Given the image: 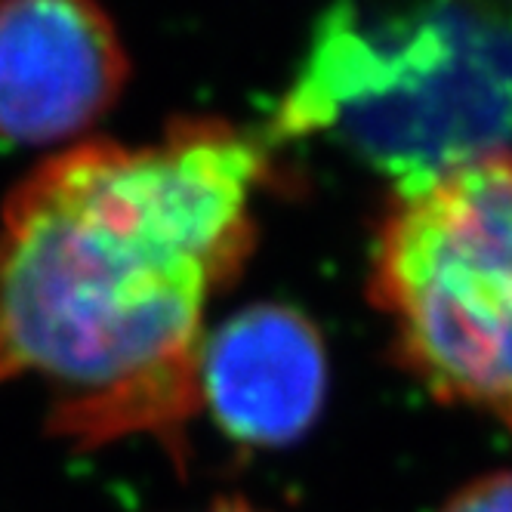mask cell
I'll return each mask as SVG.
<instances>
[{
    "label": "cell",
    "mask_w": 512,
    "mask_h": 512,
    "mask_svg": "<svg viewBox=\"0 0 512 512\" xmlns=\"http://www.w3.org/2000/svg\"><path fill=\"white\" fill-rule=\"evenodd\" d=\"M269 176L263 139L216 118L34 167L0 213V383L44 380L47 426L78 448L173 442L201 408L204 309L250 260Z\"/></svg>",
    "instance_id": "6da1fadb"
},
{
    "label": "cell",
    "mask_w": 512,
    "mask_h": 512,
    "mask_svg": "<svg viewBox=\"0 0 512 512\" xmlns=\"http://www.w3.org/2000/svg\"><path fill=\"white\" fill-rule=\"evenodd\" d=\"M269 133L327 139L395 186L500 155L512 142V13L497 0H334Z\"/></svg>",
    "instance_id": "7a4b0ae2"
},
{
    "label": "cell",
    "mask_w": 512,
    "mask_h": 512,
    "mask_svg": "<svg viewBox=\"0 0 512 512\" xmlns=\"http://www.w3.org/2000/svg\"><path fill=\"white\" fill-rule=\"evenodd\" d=\"M392 352L435 398L512 432V155L395 186L371 247Z\"/></svg>",
    "instance_id": "3957f363"
},
{
    "label": "cell",
    "mask_w": 512,
    "mask_h": 512,
    "mask_svg": "<svg viewBox=\"0 0 512 512\" xmlns=\"http://www.w3.org/2000/svg\"><path fill=\"white\" fill-rule=\"evenodd\" d=\"M130 59L96 0H0V139L87 133L127 87Z\"/></svg>",
    "instance_id": "277c9868"
},
{
    "label": "cell",
    "mask_w": 512,
    "mask_h": 512,
    "mask_svg": "<svg viewBox=\"0 0 512 512\" xmlns=\"http://www.w3.org/2000/svg\"><path fill=\"white\" fill-rule=\"evenodd\" d=\"M201 405L244 448H287L303 438L327 395V349L318 327L290 306L260 303L204 340Z\"/></svg>",
    "instance_id": "5b68a950"
},
{
    "label": "cell",
    "mask_w": 512,
    "mask_h": 512,
    "mask_svg": "<svg viewBox=\"0 0 512 512\" xmlns=\"http://www.w3.org/2000/svg\"><path fill=\"white\" fill-rule=\"evenodd\" d=\"M442 512H512V472H494L460 488Z\"/></svg>",
    "instance_id": "8992f818"
},
{
    "label": "cell",
    "mask_w": 512,
    "mask_h": 512,
    "mask_svg": "<svg viewBox=\"0 0 512 512\" xmlns=\"http://www.w3.org/2000/svg\"><path fill=\"white\" fill-rule=\"evenodd\" d=\"M207 512H260V509H253V506L244 503V500H219V503L210 506Z\"/></svg>",
    "instance_id": "52a82bcc"
}]
</instances>
